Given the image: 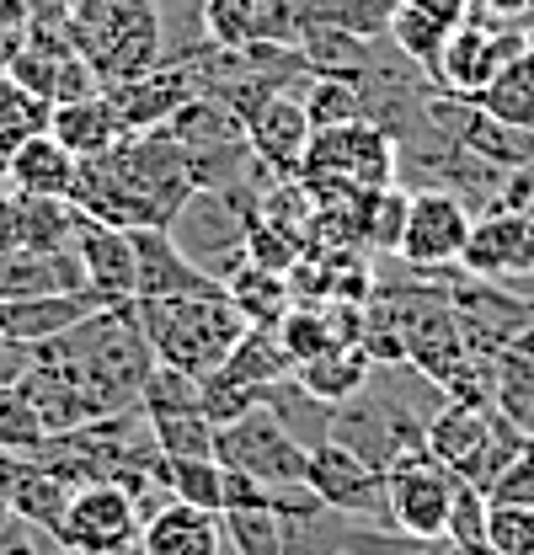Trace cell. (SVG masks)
Instances as JSON below:
<instances>
[{
    "label": "cell",
    "instance_id": "23",
    "mask_svg": "<svg viewBox=\"0 0 534 555\" xmlns=\"http://www.w3.org/2000/svg\"><path fill=\"white\" fill-rule=\"evenodd\" d=\"M75 177H80V160L49 129L43 134H27L11 150V160H5V182L16 193H27V198H65L69 204Z\"/></svg>",
    "mask_w": 534,
    "mask_h": 555
},
{
    "label": "cell",
    "instance_id": "5",
    "mask_svg": "<svg viewBox=\"0 0 534 555\" xmlns=\"http://www.w3.org/2000/svg\"><path fill=\"white\" fill-rule=\"evenodd\" d=\"M300 182H342L358 193H380L396 182V139L374 118H353L336 129H316Z\"/></svg>",
    "mask_w": 534,
    "mask_h": 555
},
{
    "label": "cell",
    "instance_id": "11",
    "mask_svg": "<svg viewBox=\"0 0 534 555\" xmlns=\"http://www.w3.org/2000/svg\"><path fill=\"white\" fill-rule=\"evenodd\" d=\"M524 54V27H497V22H460L438 54L433 69V91L444 96H475L486 91L503 69Z\"/></svg>",
    "mask_w": 534,
    "mask_h": 555
},
{
    "label": "cell",
    "instance_id": "15",
    "mask_svg": "<svg viewBox=\"0 0 534 555\" xmlns=\"http://www.w3.org/2000/svg\"><path fill=\"white\" fill-rule=\"evenodd\" d=\"M102 96L113 102V113H118V124H124V134H144V129H161V124H171L193 96H203L199 86V69L182 65V60H166V65H155L150 75H139V80H124V86H102Z\"/></svg>",
    "mask_w": 534,
    "mask_h": 555
},
{
    "label": "cell",
    "instance_id": "39",
    "mask_svg": "<svg viewBox=\"0 0 534 555\" xmlns=\"http://www.w3.org/2000/svg\"><path fill=\"white\" fill-rule=\"evenodd\" d=\"M43 129H49V102H38L11 75H0V144L16 150L27 134H43Z\"/></svg>",
    "mask_w": 534,
    "mask_h": 555
},
{
    "label": "cell",
    "instance_id": "29",
    "mask_svg": "<svg viewBox=\"0 0 534 555\" xmlns=\"http://www.w3.org/2000/svg\"><path fill=\"white\" fill-rule=\"evenodd\" d=\"M391 43L400 49V60H411V65L422 69L428 80H433V69H438V54H444V43H449V22H438L433 11H422L417 0H396V11H391Z\"/></svg>",
    "mask_w": 534,
    "mask_h": 555
},
{
    "label": "cell",
    "instance_id": "44",
    "mask_svg": "<svg viewBox=\"0 0 534 555\" xmlns=\"http://www.w3.org/2000/svg\"><path fill=\"white\" fill-rule=\"evenodd\" d=\"M534 0H470L475 22H497V27H530Z\"/></svg>",
    "mask_w": 534,
    "mask_h": 555
},
{
    "label": "cell",
    "instance_id": "27",
    "mask_svg": "<svg viewBox=\"0 0 534 555\" xmlns=\"http://www.w3.org/2000/svg\"><path fill=\"white\" fill-rule=\"evenodd\" d=\"M369 374H374V363L364 358V347H332V352L300 363V369H294V385H300L305 396H316L321 406H347V401L369 385Z\"/></svg>",
    "mask_w": 534,
    "mask_h": 555
},
{
    "label": "cell",
    "instance_id": "16",
    "mask_svg": "<svg viewBox=\"0 0 534 555\" xmlns=\"http://www.w3.org/2000/svg\"><path fill=\"white\" fill-rule=\"evenodd\" d=\"M460 268L486 283H513L534 273V219L524 208H492L470 224V241L460 251Z\"/></svg>",
    "mask_w": 534,
    "mask_h": 555
},
{
    "label": "cell",
    "instance_id": "32",
    "mask_svg": "<svg viewBox=\"0 0 534 555\" xmlns=\"http://www.w3.org/2000/svg\"><path fill=\"white\" fill-rule=\"evenodd\" d=\"M214 422L203 406H182V412H150V438L166 460H214Z\"/></svg>",
    "mask_w": 534,
    "mask_h": 555
},
{
    "label": "cell",
    "instance_id": "14",
    "mask_svg": "<svg viewBox=\"0 0 534 555\" xmlns=\"http://www.w3.org/2000/svg\"><path fill=\"white\" fill-rule=\"evenodd\" d=\"M203 43L252 49V43H300L305 5L300 0H203Z\"/></svg>",
    "mask_w": 534,
    "mask_h": 555
},
{
    "label": "cell",
    "instance_id": "13",
    "mask_svg": "<svg viewBox=\"0 0 534 555\" xmlns=\"http://www.w3.org/2000/svg\"><path fill=\"white\" fill-rule=\"evenodd\" d=\"M428 118L455 139L466 155H475L481 166H492V171L534 166V129L503 124V118L481 113V107L466 102V96H444V91H433V96H428Z\"/></svg>",
    "mask_w": 534,
    "mask_h": 555
},
{
    "label": "cell",
    "instance_id": "41",
    "mask_svg": "<svg viewBox=\"0 0 534 555\" xmlns=\"http://www.w3.org/2000/svg\"><path fill=\"white\" fill-rule=\"evenodd\" d=\"M406 214H411V193L391 182V188H380L374 193V204H369V246L374 251H400V235H406Z\"/></svg>",
    "mask_w": 534,
    "mask_h": 555
},
{
    "label": "cell",
    "instance_id": "55",
    "mask_svg": "<svg viewBox=\"0 0 534 555\" xmlns=\"http://www.w3.org/2000/svg\"><path fill=\"white\" fill-rule=\"evenodd\" d=\"M530 555H534V551H530Z\"/></svg>",
    "mask_w": 534,
    "mask_h": 555
},
{
    "label": "cell",
    "instance_id": "7",
    "mask_svg": "<svg viewBox=\"0 0 534 555\" xmlns=\"http://www.w3.org/2000/svg\"><path fill=\"white\" fill-rule=\"evenodd\" d=\"M144 513L118 481H91L69 491L65 524H60V551L69 555H139Z\"/></svg>",
    "mask_w": 534,
    "mask_h": 555
},
{
    "label": "cell",
    "instance_id": "21",
    "mask_svg": "<svg viewBox=\"0 0 534 555\" xmlns=\"http://www.w3.org/2000/svg\"><path fill=\"white\" fill-rule=\"evenodd\" d=\"M107 299L91 294V288H75V294H38V299H0V337L22 347L54 343L60 332H69L75 321H86L91 310H102Z\"/></svg>",
    "mask_w": 534,
    "mask_h": 555
},
{
    "label": "cell",
    "instance_id": "47",
    "mask_svg": "<svg viewBox=\"0 0 534 555\" xmlns=\"http://www.w3.org/2000/svg\"><path fill=\"white\" fill-rule=\"evenodd\" d=\"M22 38H27V27H5V22H0V75L11 69L16 49H22Z\"/></svg>",
    "mask_w": 534,
    "mask_h": 555
},
{
    "label": "cell",
    "instance_id": "24",
    "mask_svg": "<svg viewBox=\"0 0 534 555\" xmlns=\"http://www.w3.org/2000/svg\"><path fill=\"white\" fill-rule=\"evenodd\" d=\"M49 134L60 139L75 160H91V155H107L124 139V124H118L113 102L102 91H91V96H75V102H54L49 107Z\"/></svg>",
    "mask_w": 534,
    "mask_h": 555
},
{
    "label": "cell",
    "instance_id": "49",
    "mask_svg": "<svg viewBox=\"0 0 534 555\" xmlns=\"http://www.w3.org/2000/svg\"><path fill=\"white\" fill-rule=\"evenodd\" d=\"M396 555H444V540H433V545H411V551H396Z\"/></svg>",
    "mask_w": 534,
    "mask_h": 555
},
{
    "label": "cell",
    "instance_id": "51",
    "mask_svg": "<svg viewBox=\"0 0 534 555\" xmlns=\"http://www.w3.org/2000/svg\"><path fill=\"white\" fill-rule=\"evenodd\" d=\"M524 433H530V438H534V412H530V416H524Z\"/></svg>",
    "mask_w": 534,
    "mask_h": 555
},
{
    "label": "cell",
    "instance_id": "42",
    "mask_svg": "<svg viewBox=\"0 0 534 555\" xmlns=\"http://www.w3.org/2000/svg\"><path fill=\"white\" fill-rule=\"evenodd\" d=\"M219 470H225V507L219 513H230V507H272V491L257 476L230 470V465H219Z\"/></svg>",
    "mask_w": 534,
    "mask_h": 555
},
{
    "label": "cell",
    "instance_id": "31",
    "mask_svg": "<svg viewBox=\"0 0 534 555\" xmlns=\"http://www.w3.org/2000/svg\"><path fill=\"white\" fill-rule=\"evenodd\" d=\"M466 102H475L481 113H492V118H503V124L534 129V60L530 54H519V60L503 69L486 91H475V96H466Z\"/></svg>",
    "mask_w": 534,
    "mask_h": 555
},
{
    "label": "cell",
    "instance_id": "36",
    "mask_svg": "<svg viewBox=\"0 0 534 555\" xmlns=\"http://www.w3.org/2000/svg\"><path fill=\"white\" fill-rule=\"evenodd\" d=\"M166 491H171V502L219 513L225 507V470H219V460H166Z\"/></svg>",
    "mask_w": 534,
    "mask_h": 555
},
{
    "label": "cell",
    "instance_id": "37",
    "mask_svg": "<svg viewBox=\"0 0 534 555\" xmlns=\"http://www.w3.org/2000/svg\"><path fill=\"white\" fill-rule=\"evenodd\" d=\"M257 401H263V390H257V385H246L241 374H230L225 363H219L214 374H203L199 379V406H203V416H208L214 427L236 422L241 412H252Z\"/></svg>",
    "mask_w": 534,
    "mask_h": 555
},
{
    "label": "cell",
    "instance_id": "35",
    "mask_svg": "<svg viewBox=\"0 0 534 555\" xmlns=\"http://www.w3.org/2000/svg\"><path fill=\"white\" fill-rule=\"evenodd\" d=\"M219 524L236 555H283V518L272 507H230L219 513Z\"/></svg>",
    "mask_w": 534,
    "mask_h": 555
},
{
    "label": "cell",
    "instance_id": "46",
    "mask_svg": "<svg viewBox=\"0 0 534 555\" xmlns=\"http://www.w3.org/2000/svg\"><path fill=\"white\" fill-rule=\"evenodd\" d=\"M22 369H27V347L11 343V337H0V385H11Z\"/></svg>",
    "mask_w": 534,
    "mask_h": 555
},
{
    "label": "cell",
    "instance_id": "12",
    "mask_svg": "<svg viewBox=\"0 0 534 555\" xmlns=\"http://www.w3.org/2000/svg\"><path fill=\"white\" fill-rule=\"evenodd\" d=\"M470 204L455 188H417L411 214H406V235H400V262L438 273V268H460V251L470 241Z\"/></svg>",
    "mask_w": 534,
    "mask_h": 555
},
{
    "label": "cell",
    "instance_id": "45",
    "mask_svg": "<svg viewBox=\"0 0 534 555\" xmlns=\"http://www.w3.org/2000/svg\"><path fill=\"white\" fill-rule=\"evenodd\" d=\"M0 251H27L22 246V193L0 188Z\"/></svg>",
    "mask_w": 534,
    "mask_h": 555
},
{
    "label": "cell",
    "instance_id": "48",
    "mask_svg": "<svg viewBox=\"0 0 534 555\" xmlns=\"http://www.w3.org/2000/svg\"><path fill=\"white\" fill-rule=\"evenodd\" d=\"M444 555H497V551H492V545H449V540H444Z\"/></svg>",
    "mask_w": 534,
    "mask_h": 555
},
{
    "label": "cell",
    "instance_id": "3",
    "mask_svg": "<svg viewBox=\"0 0 534 555\" xmlns=\"http://www.w3.org/2000/svg\"><path fill=\"white\" fill-rule=\"evenodd\" d=\"M65 33L91 65L97 86H124L166 65V33L155 0H69Z\"/></svg>",
    "mask_w": 534,
    "mask_h": 555
},
{
    "label": "cell",
    "instance_id": "33",
    "mask_svg": "<svg viewBox=\"0 0 534 555\" xmlns=\"http://www.w3.org/2000/svg\"><path fill=\"white\" fill-rule=\"evenodd\" d=\"M225 369L230 374H241L246 385H278V379H289L294 374V363H289V352L278 347L272 337V326H246L241 332V343L230 347V358H225Z\"/></svg>",
    "mask_w": 534,
    "mask_h": 555
},
{
    "label": "cell",
    "instance_id": "38",
    "mask_svg": "<svg viewBox=\"0 0 534 555\" xmlns=\"http://www.w3.org/2000/svg\"><path fill=\"white\" fill-rule=\"evenodd\" d=\"M486 491L466 476L449 470V524H444V540L449 545H486Z\"/></svg>",
    "mask_w": 534,
    "mask_h": 555
},
{
    "label": "cell",
    "instance_id": "43",
    "mask_svg": "<svg viewBox=\"0 0 534 555\" xmlns=\"http://www.w3.org/2000/svg\"><path fill=\"white\" fill-rule=\"evenodd\" d=\"M49 534L43 529H33L27 518H11V524H0V555H49Z\"/></svg>",
    "mask_w": 534,
    "mask_h": 555
},
{
    "label": "cell",
    "instance_id": "40",
    "mask_svg": "<svg viewBox=\"0 0 534 555\" xmlns=\"http://www.w3.org/2000/svg\"><path fill=\"white\" fill-rule=\"evenodd\" d=\"M486 545L497 555H530L534 551V507L530 502H486Z\"/></svg>",
    "mask_w": 534,
    "mask_h": 555
},
{
    "label": "cell",
    "instance_id": "30",
    "mask_svg": "<svg viewBox=\"0 0 534 555\" xmlns=\"http://www.w3.org/2000/svg\"><path fill=\"white\" fill-rule=\"evenodd\" d=\"M300 102L310 113L316 129H336V124H353L364 118V80L358 75H332V69H305L300 75Z\"/></svg>",
    "mask_w": 534,
    "mask_h": 555
},
{
    "label": "cell",
    "instance_id": "4",
    "mask_svg": "<svg viewBox=\"0 0 534 555\" xmlns=\"http://www.w3.org/2000/svg\"><path fill=\"white\" fill-rule=\"evenodd\" d=\"M139 310V326H144V343L155 352V363H171L182 374H214L230 347L241 343L246 332V315L230 305V288H214V294H171V299H134Z\"/></svg>",
    "mask_w": 534,
    "mask_h": 555
},
{
    "label": "cell",
    "instance_id": "34",
    "mask_svg": "<svg viewBox=\"0 0 534 555\" xmlns=\"http://www.w3.org/2000/svg\"><path fill=\"white\" fill-rule=\"evenodd\" d=\"M43 443H49V427H43L38 406L27 401V390H22L16 379H11V385H0V454L33 460Z\"/></svg>",
    "mask_w": 534,
    "mask_h": 555
},
{
    "label": "cell",
    "instance_id": "52",
    "mask_svg": "<svg viewBox=\"0 0 534 555\" xmlns=\"http://www.w3.org/2000/svg\"><path fill=\"white\" fill-rule=\"evenodd\" d=\"M524 214H530V219H534V198H530V208H524Z\"/></svg>",
    "mask_w": 534,
    "mask_h": 555
},
{
    "label": "cell",
    "instance_id": "28",
    "mask_svg": "<svg viewBox=\"0 0 534 555\" xmlns=\"http://www.w3.org/2000/svg\"><path fill=\"white\" fill-rule=\"evenodd\" d=\"M230 288V305L246 315V326H278L283 310L294 305V288H289V273H272V268H257L252 257L225 278Z\"/></svg>",
    "mask_w": 534,
    "mask_h": 555
},
{
    "label": "cell",
    "instance_id": "10",
    "mask_svg": "<svg viewBox=\"0 0 534 555\" xmlns=\"http://www.w3.org/2000/svg\"><path fill=\"white\" fill-rule=\"evenodd\" d=\"M385 502H391V524L406 540L433 545L444 540L449 524V470L428 449H400L385 465Z\"/></svg>",
    "mask_w": 534,
    "mask_h": 555
},
{
    "label": "cell",
    "instance_id": "17",
    "mask_svg": "<svg viewBox=\"0 0 534 555\" xmlns=\"http://www.w3.org/2000/svg\"><path fill=\"white\" fill-rule=\"evenodd\" d=\"M492 433H497V406H481V401H460V396H444L433 416L422 422V449L444 465V470H455V476H475V465H481V454H486V443H492Z\"/></svg>",
    "mask_w": 534,
    "mask_h": 555
},
{
    "label": "cell",
    "instance_id": "54",
    "mask_svg": "<svg viewBox=\"0 0 534 555\" xmlns=\"http://www.w3.org/2000/svg\"><path fill=\"white\" fill-rule=\"evenodd\" d=\"M530 27H534V11H530Z\"/></svg>",
    "mask_w": 534,
    "mask_h": 555
},
{
    "label": "cell",
    "instance_id": "19",
    "mask_svg": "<svg viewBox=\"0 0 534 555\" xmlns=\"http://www.w3.org/2000/svg\"><path fill=\"white\" fill-rule=\"evenodd\" d=\"M310 139H316V124H310L305 102L289 96V91H278L263 113L246 124V144H252V155H257V166L267 177H300Z\"/></svg>",
    "mask_w": 534,
    "mask_h": 555
},
{
    "label": "cell",
    "instance_id": "20",
    "mask_svg": "<svg viewBox=\"0 0 534 555\" xmlns=\"http://www.w3.org/2000/svg\"><path fill=\"white\" fill-rule=\"evenodd\" d=\"M75 257H80V273H86V288H91V294H102L107 305H134L129 230L80 214V219H75Z\"/></svg>",
    "mask_w": 534,
    "mask_h": 555
},
{
    "label": "cell",
    "instance_id": "1",
    "mask_svg": "<svg viewBox=\"0 0 534 555\" xmlns=\"http://www.w3.org/2000/svg\"><path fill=\"white\" fill-rule=\"evenodd\" d=\"M193 188L199 182H193L188 150L161 124V129H144V134H124L107 155L80 160L69 204L91 219H102V224H118V230H134V224L166 230Z\"/></svg>",
    "mask_w": 534,
    "mask_h": 555
},
{
    "label": "cell",
    "instance_id": "18",
    "mask_svg": "<svg viewBox=\"0 0 534 555\" xmlns=\"http://www.w3.org/2000/svg\"><path fill=\"white\" fill-rule=\"evenodd\" d=\"M134 299H171V294H214L225 288L219 278H208L199 262L182 257V246L161 230V224H134Z\"/></svg>",
    "mask_w": 534,
    "mask_h": 555
},
{
    "label": "cell",
    "instance_id": "2",
    "mask_svg": "<svg viewBox=\"0 0 534 555\" xmlns=\"http://www.w3.org/2000/svg\"><path fill=\"white\" fill-rule=\"evenodd\" d=\"M33 358L54 363L69 385L91 401L97 416L129 412L139 406V390L155 369V352L144 343L139 310L134 305H102L86 321H75L54 343H38Z\"/></svg>",
    "mask_w": 534,
    "mask_h": 555
},
{
    "label": "cell",
    "instance_id": "8",
    "mask_svg": "<svg viewBox=\"0 0 534 555\" xmlns=\"http://www.w3.org/2000/svg\"><path fill=\"white\" fill-rule=\"evenodd\" d=\"M305 486L321 507L347 513V518H364V524H380V529H396L391 524V502H385V470L369 465L364 454H353L347 443H310L305 449Z\"/></svg>",
    "mask_w": 534,
    "mask_h": 555
},
{
    "label": "cell",
    "instance_id": "26",
    "mask_svg": "<svg viewBox=\"0 0 534 555\" xmlns=\"http://www.w3.org/2000/svg\"><path fill=\"white\" fill-rule=\"evenodd\" d=\"M5 496L16 507V518H27L33 529H43L49 540H60V524H65V507H69V486L43 470L38 460H11L5 470Z\"/></svg>",
    "mask_w": 534,
    "mask_h": 555
},
{
    "label": "cell",
    "instance_id": "9",
    "mask_svg": "<svg viewBox=\"0 0 534 555\" xmlns=\"http://www.w3.org/2000/svg\"><path fill=\"white\" fill-rule=\"evenodd\" d=\"M166 235L182 246L188 262H199L208 278H225L236 273L246 262V214L230 204L225 193H208V188H193L188 204L171 214Z\"/></svg>",
    "mask_w": 534,
    "mask_h": 555
},
{
    "label": "cell",
    "instance_id": "53",
    "mask_svg": "<svg viewBox=\"0 0 534 555\" xmlns=\"http://www.w3.org/2000/svg\"><path fill=\"white\" fill-rule=\"evenodd\" d=\"M49 5H69V0H49Z\"/></svg>",
    "mask_w": 534,
    "mask_h": 555
},
{
    "label": "cell",
    "instance_id": "6",
    "mask_svg": "<svg viewBox=\"0 0 534 555\" xmlns=\"http://www.w3.org/2000/svg\"><path fill=\"white\" fill-rule=\"evenodd\" d=\"M214 460L257 476L267 491H300L305 486V443L263 401L214 433Z\"/></svg>",
    "mask_w": 534,
    "mask_h": 555
},
{
    "label": "cell",
    "instance_id": "22",
    "mask_svg": "<svg viewBox=\"0 0 534 555\" xmlns=\"http://www.w3.org/2000/svg\"><path fill=\"white\" fill-rule=\"evenodd\" d=\"M139 555H225V524H219V513L166 502L144 518Z\"/></svg>",
    "mask_w": 534,
    "mask_h": 555
},
{
    "label": "cell",
    "instance_id": "50",
    "mask_svg": "<svg viewBox=\"0 0 534 555\" xmlns=\"http://www.w3.org/2000/svg\"><path fill=\"white\" fill-rule=\"evenodd\" d=\"M5 160H11V150H5V144H0V182H5Z\"/></svg>",
    "mask_w": 534,
    "mask_h": 555
},
{
    "label": "cell",
    "instance_id": "25",
    "mask_svg": "<svg viewBox=\"0 0 534 555\" xmlns=\"http://www.w3.org/2000/svg\"><path fill=\"white\" fill-rule=\"evenodd\" d=\"M86 288L75 251H0V299H38Z\"/></svg>",
    "mask_w": 534,
    "mask_h": 555
}]
</instances>
